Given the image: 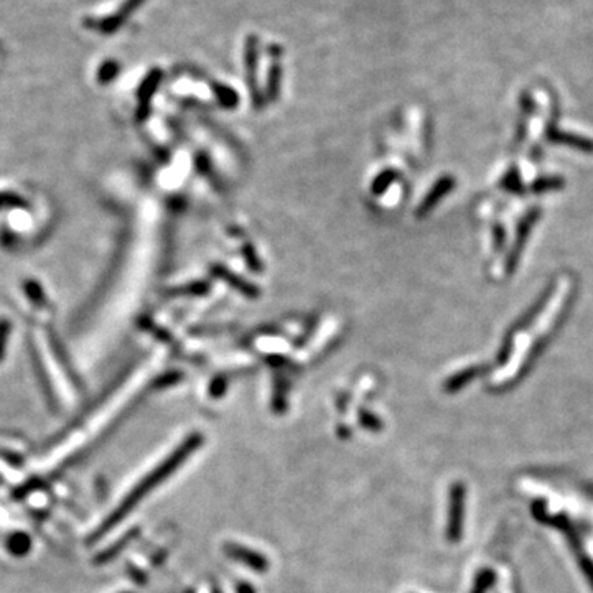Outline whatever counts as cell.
<instances>
[{"instance_id":"4","label":"cell","mask_w":593,"mask_h":593,"mask_svg":"<svg viewBox=\"0 0 593 593\" xmlns=\"http://www.w3.org/2000/svg\"><path fill=\"white\" fill-rule=\"evenodd\" d=\"M223 551H225L227 557L236 560V562L242 564V566L251 568V570L257 572V574H264V572L269 570V560H267L266 555H262L261 552L253 551L249 549V547L241 546V544H234V542H226L225 547H223Z\"/></svg>"},{"instance_id":"3","label":"cell","mask_w":593,"mask_h":593,"mask_svg":"<svg viewBox=\"0 0 593 593\" xmlns=\"http://www.w3.org/2000/svg\"><path fill=\"white\" fill-rule=\"evenodd\" d=\"M466 488L463 483H453L449 493V518H446V541L457 544L463 538L465 524Z\"/></svg>"},{"instance_id":"6","label":"cell","mask_w":593,"mask_h":593,"mask_svg":"<svg viewBox=\"0 0 593 593\" xmlns=\"http://www.w3.org/2000/svg\"><path fill=\"white\" fill-rule=\"evenodd\" d=\"M30 547V539L23 534H17L14 538H10L9 541V549L17 555H23Z\"/></svg>"},{"instance_id":"7","label":"cell","mask_w":593,"mask_h":593,"mask_svg":"<svg viewBox=\"0 0 593 593\" xmlns=\"http://www.w3.org/2000/svg\"><path fill=\"white\" fill-rule=\"evenodd\" d=\"M238 593H254V588L247 583L238 585Z\"/></svg>"},{"instance_id":"1","label":"cell","mask_w":593,"mask_h":593,"mask_svg":"<svg viewBox=\"0 0 593 593\" xmlns=\"http://www.w3.org/2000/svg\"><path fill=\"white\" fill-rule=\"evenodd\" d=\"M203 442H205V438H203L200 432L192 433L188 438H185V440L181 442V444L160 463V465H157L152 471H149V473L145 475V477L142 478V480L137 483V485L134 486L127 494H125L123 501L114 507L112 513L104 519L103 524H101L99 529H97V532L94 534V539L103 538L105 532L112 531L117 524L123 522L129 516V513L139 506L142 499L149 496L157 486H160L162 483L168 480L175 471L180 468V466L184 465V463L188 460L197 450L201 449Z\"/></svg>"},{"instance_id":"5","label":"cell","mask_w":593,"mask_h":593,"mask_svg":"<svg viewBox=\"0 0 593 593\" xmlns=\"http://www.w3.org/2000/svg\"><path fill=\"white\" fill-rule=\"evenodd\" d=\"M494 582H496V574H494L491 568H483V570L478 572V575L475 577L473 587H471L470 593H486L493 587Z\"/></svg>"},{"instance_id":"2","label":"cell","mask_w":593,"mask_h":593,"mask_svg":"<svg viewBox=\"0 0 593 593\" xmlns=\"http://www.w3.org/2000/svg\"><path fill=\"white\" fill-rule=\"evenodd\" d=\"M532 514H534V518L538 519V521L557 527L559 531L564 532V535L567 538L568 546H570L577 562H579L580 570H582V574L585 575V579H587L588 585H590V588L593 590V560L588 557L587 552H585L582 542H580L579 534H577L575 527L572 526V522L568 521L564 514H555V516L547 514L546 503L544 501H535L534 505H532Z\"/></svg>"}]
</instances>
